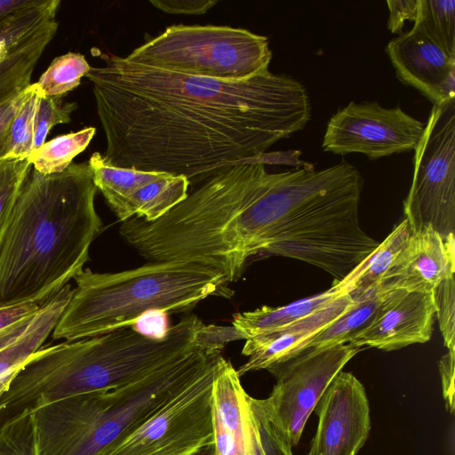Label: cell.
<instances>
[{"mask_svg": "<svg viewBox=\"0 0 455 455\" xmlns=\"http://www.w3.org/2000/svg\"><path fill=\"white\" fill-rule=\"evenodd\" d=\"M91 67L103 156L116 167L184 176L197 185L302 130L305 86L270 71L220 80L137 64L113 53Z\"/></svg>", "mask_w": 455, "mask_h": 455, "instance_id": "obj_1", "label": "cell"}, {"mask_svg": "<svg viewBox=\"0 0 455 455\" xmlns=\"http://www.w3.org/2000/svg\"><path fill=\"white\" fill-rule=\"evenodd\" d=\"M88 162L30 170L0 243V308L42 305L84 270L102 229Z\"/></svg>", "mask_w": 455, "mask_h": 455, "instance_id": "obj_2", "label": "cell"}, {"mask_svg": "<svg viewBox=\"0 0 455 455\" xmlns=\"http://www.w3.org/2000/svg\"><path fill=\"white\" fill-rule=\"evenodd\" d=\"M363 186L346 161L269 172L252 205L253 254L298 259L340 282L379 244L359 221Z\"/></svg>", "mask_w": 455, "mask_h": 455, "instance_id": "obj_3", "label": "cell"}, {"mask_svg": "<svg viewBox=\"0 0 455 455\" xmlns=\"http://www.w3.org/2000/svg\"><path fill=\"white\" fill-rule=\"evenodd\" d=\"M204 324L196 315H188L159 336L130 326L41 347L1 397L0 419L67 397L135 382L197 347L196 334Z\"/></svg>", "mask_w": 455, "mask_h": 455, "instance_id": "obj_4", "label": "cell"}, {"mask_svg": "<svg viewBox=\"0 0 455 455\" xmlns=\"http://www.w3.org/2000/svg\"><path fill=\"white\" fill-rule=\"evenodd\" d=\"M54 330V339L76 340L133 326L152 312H188L210 296L234 291L220 270L191 261L148 262L116 273L84 268Z\"/></svg>", "mask_w": 455, "mask_h": 455, "instance_id": "obj_5", "label": "cell"}, {"mask_svg": "<svg viewBox=\"0 0 455 455\" xmlns=\"http://www.w3.org/2000/svg\"><path fill=\"white\" fill-rule=\"evenodd\" d=\"M220 353L197 347L129 385L31 410L36 455H105Z\"/></svg>", "mask_w": 455, "mask_h": 455, "instance_id": "obj_6", "label": "cell"}, {"mask_svg": "<svg viewBox=\"0 0 455 455\" xmlns=\"http://www.w3.org/2000/svg\"><path fill=\"white\" fill-rule=\"evenodd\" d=\"M180 74L243 80L268 71L267 37L244 28L215 25H172L124 57Z\"/></svg>", "mask_w": 455, "mask_h": 455, "instance_id": "obj_7", "label": "cell"}, {"mask_svg": "<svg viewBox=\"0 0 455 455\" xmlns=\"http://www.w3.org/2000/svg\"><path fill=\"white\" fill-rule=\"evenodd\" d=\"M360 350L350 343L307 348L267 368L275 379L272 392L264 399L251 396L259 426L292 450L330 383Z\"/></svg>", "mask_w": 455, "mask_h": 455, "instance_id": "obj_8", "label": "cell"}, {"mask_svg": "<svg viewBox=\"0 0 455 455\" xmlns=\"http://www.w3.org/2000/svg\"><path fill=\"white\" fill-rule=\"evenodd\" d=\"M221 353L105 455H203L213 448L212 383Z\"/></svg>", "mask_w": 455, "mask_h": 455, "instance_id": "obj_9", "label": "cell"}, {"mask_svg": "<svg viewBox=\"0 0 455 455\" xmlns=\"http://www.w3.org/2000/svg\"><path fill=\"white\" fill-rule=\"evenodd\" d=\"M414 151L404 219L411 232L430 227L447 240L455 231V100L433 105Z\"/></svg>", "mask_w": 455, "mask_h": 455, "instance_id": "obj_10", "label": "cell"}, {"mask_svg": "<svg viewBox=\"0 0 455 455\" xmlns=\"http://www.w3.org/2000/svg\"><path fill=\"white\" fill-rule=\"evenodd\" d=\"M425 124L399 107L351 101L329 120L322 148L337 155L360 153L375 160L415 150Z\"/></svg>", "mask_w": 455, "mask_h": 455, "instance_id": "obj_11", "label": "cell"}, {"mask_svg": "<svg viewBox=\"0 0 455 455\" xmlns=\"http://www.w3.org/2000/svg\"><path fill=\"white\" fill-rule=\"evenodd\" d=\"M318 424L306 455H357L371 430L370 403L362 382L339 371L315 407Z\"/></svg>", "mask_w": 455, "mask_h": 455, "instance_id": "obj_12", "label": "cell"}, {"mask_svg": "<svg viewBox=\"0 0 455 455\" xmlns=\"http://www.w3.org/2000/svg\"><path fill=\"white\" fill-rule=\"evenodd\" d=\"M433 292L386 290L371 322L349 342L384 351L427 342L435 321Z\"/></svg>", "mask_w": 455, "mask_h": 455, "instance_id": "obj_13", "label": "cell"}, {"mask_svg": "<svg viewBox=\"0 0 455 455\" xmlns=\"http://www.w3.org/2000/svg\"><path fill=\"white\" fill-rule=\"evenodd\" d=\"M212 414L215 455H267L251 395L224 357L212 383Z\"/></svg>", "mask_w": 455, "mask_h": 455, "instance_id": "obj_14", "label": "cell"}, {"mask_svg": "<svg viewBox=\"0 0 455 455\" xmlns=\"http://www.w3.org/2000/svg\"><path fill=\"white\" fill-rule=\"evenodd\" d=\"M386 52L397 77L427 97L433 105L455 100V57L415 28L389 41Z\"/></svg>", "mask_w": 455, "mask_h": 455, "instance_id": "obj_15", "label": "cell"}, {"mask_svg": "<svg viewBox=\"0 0 455 455\" xmlns=\"http://www.w3.org/2000/svg\"><path fill=\"white\" fill-rule=\"evenodd\" d=\"M454 275L455 236L445 240L428 227L411 232L379 287L433 292L444 279Z\"/></svg>", "mask_w": 455, "mask_h": 455, "instance_id": "obj_16", "label": "cell"}, {"mask_svg": "<svg viewBox=\"0 0 455 455\" xmlns=\"http://www.w3.org/2000/svg\"><path fill=\"white\" fill-rule=\"evenodd\" d=\"M355 301L348 294H342L330 305L298 322L245 339L242 354L249 358L236 370L237 374L241 378L248 372L267 370L295 356Z\"/></svg>", "mask_w": 455, "mask_h": 455, "instance_id": "obj_17", "label": "cell"}, {"mask_svg": "<svg viewBox=\"0 0 455 455\" xmlns=\"http://www.w3.org/2000/svg\"><path fill=\"white\" fill-rule=\"evenodd\" d=\"M68 302L63 292L51 297L40 306L25 329L0 350V399L28 359L52 333Z\"/></svg>", "mask_w": 455, "mask_h": 455, "instance_id": "obj_18", "label": "cell"}, {"mask_svg": "<svg viewBox=\"0 0 455 455\" xmlns=\"http://www.w3.org/2000/svg\"><path fill=\"white\" fill-rule=\"evenodd\" d=\"M344 293L337 285L325 291L291 302L286 306L272 307L263 306L252 311L237 313L233 326L244 339L265 334L298 322L330 305Z\"/></svg>", "mask_w": 455, "mask_h": 455, "instance_id": "obj_19", "label": "cell"}, {"mask_svg": "<svg viewBox=\"0 0 455 455\" xmlns=\"http://www.w3.org/2000/svg\"><path fill=\"white\" fill-rule=\"evenodd\" d=\"M411 229L404 219L379 243L378 247L347 276L337 284L344 293L356 300L380 286L389 267L404 246Z\"/></svg>", "mask_w": 455, "mask_h": 455, "instance_id": "obj_20", "label": "cell"}, {"mask_svg": "<svg viewBox=\"0 0 455 455\" xmlns=\"http://www.w3.org/2000/svg\"><path fill=\"white\" fill-rule=\"evenodd\" d=\"M188 187L189 181L184 176L159 172L129 197L119 220L138 217L155 221L188 196Z\"/></svg>", "mask_w": 455, "mask_h": 455, "instance_id": "obj_21", "label": "cell"}, {"mask_svg": "<svg viewBox=\"0 0 455 455\" xmlns=\"http://www.w3.org/2000/svg\"><path fill=\"white\" fill-rule=\"evenodd\" d=\"M60 0H40L0 20V62L58 23Z\"/></svg>", "mask_w": 455, "mask_h": 455, "instance_id": "obj_22", "label": "cell"}, {"mask_svg": "<svg viewBox=\"0 0 455 455\" xmlns=\"http://www.w3.org/2000/svg\"><path fill=\"white\" fill-rule=\"evenodd\" d=\"M93 182L120 220L129 197L142 185L154 180L158 172L116 167L102 154L94 152L89 161Z\"/></svg>", "mask_w": 455, "mask_h": 455, "instance_id": "obj_23", "label": "cell"}, {"mask_svg": "<svg viewBox=\"0 0 455 455\" xmlns=\"http://www.w3.org/2000/svg\"><path fill=\"white\" fill-rule=\"evenodd\" d=\"M385 291L379 287L356 299L347 310L322 330L306 349L349 343L355 334L371 322Z\"/></svg>", "mask_w": 455, "mask_h": 455, "instance_id": "obj_24", "label": "cell"}, {"mask_svg": "<svg viewBox=\"0 0 455 455\" xmlns=\"http://www.w3.org/2000/svg\"><path fill=\"white\" fill-rule=\"evenodd\" d=\"M57 30L58 23L0 62V104L31 84L36 63Z\"/></svg>", "mask_w": 455, "mask_h": 455, "instance_id": "obj_25", "label": "cell"}, {"mask_svg": "<svg viewBox=\"0 0 455 455\" xmlns=\"http://www.w3.org/2000/svg\"><path fill=\"white\" fill-rule=\"evenodd\" d=\"M96 129L85 127L78 132L57 136L45 141L28 157L32 168L44 175L60 173L90 144Z\"/></svg>", "mask_w": 455, "mask_h": 455, "instance_id": "obj_26", "label": "cell"}, {"mask_svg": "<svg viewBox=\"0 0 455 455\" xmlns=\"http://www.w3.org/2000/svg\"><path fill=\"white\" fill-rule=\"evenodd\" d=\"M413 28L455 57V1L419 0Z\"/></svg>", "mask_w": 455, "mask_h": 455, "instance_id": "obj_27", "label": "cell"}, {"mask_svg": "<svg viewBox=\"0 0 455 455\" xmlns=\"http://www.w3.org/2000/svg\"><path fill=\"white\" fill-rule=\"evenodd\" d=\"M91 66L79 52H69L56 57L36 84L46 97L61 98L76 88Z\"/></svg>", "mask_w": 455, "mask_h": 455, "instance_id": "obj_28", "label": "cell"}, {"mask_svg": "<svg viewBox=\"0 0 455 455\" xmlns=\"http://www.w3.org/2000/svg\"><path fill=\"white\" fill-rule=\"evenodd\" d=\"M43 95L36 83L29 84L28 95L12 124L10 145L5 160L25 159L33 152L36 112Z\"/></svg>", "mask_w": 455, "mask_h": 455, "instance_id": "obj_29", "label": "cell"}, {"mask_svg": "<svg viewBox=\"0 0 455 455\" xmlns=\"http://www.w3.org/2000/svg\"><path fill=\"white\" fill-rule=\"evenodd\" d=\"M0 455H36L34 417L30 409L0 422Z\"/></svg>", "mask_w": 455, "mask_h": 455, "instance_id": "obj_30", "label": "cell"}, {"mask_svg": "<svg viewBox=\"0 0 455 455\" xmlns=\"http://www.w3.org/2000/svg\"><path fill=\"white\" fill-rule=\"evenodd\" d=\"M32 169L28 158L0 162V243L20 191Z\"/></svg>", "mask_w": 455, "mask_h": 455, "instance_id": "obj_31", "label": "cell"}, {"mask_svg": "<svg viewBox=\"0 0 455 455\" xmlns=\"http://www.w3.org/2000/svg\"><path fill=\"white\" fill-rule=\"evenodd\" d=\"M76 108V102H62L60 98L43 95L36 112L33 151L45 143L46 137L55 125L69 123L71 114Z\"/></svg>", "mask_w": 455, "mask_h": 455, "instance_id": "obj_32", "label": "cell"}, {"mask_svg": "<svg viewBox=\"0 0 455 455\" xmlns=\"http://www.w3.org/2000/svg\"><path fill=\"white\" fill-rule=\"evenodd\" d=\"M435 318L439 323L443 344L455 350V275L444 279L434 291Z\"/></svg>", "mask_w": 455, "mask_h": 455, "instance_id": "obj_33", "label": "cell"}, {"mask_svg": "<svg viewBox=\"0 0 455 455\" xmlns=\"http://www.w3.org/2000/svg\"><path fill=\"white\" fill-rule=\"evenodd\" d=\"M28 92L29 85L0 104V162L5 160L10 145L13 119Z\"/></svg>", "mask_w": 455, "mask_h": 455, "instance_id": "obj_34", "label": "cell"}, {"mask_svg": "<svg viewBox=\"0 0 455 455\" xmlns=\"http://www.w3.org/2000/svg\"><path fill=\"white\" fill-rule=\"evenodd\" d=\"M236 339H244L233 325L204 324L196 334L197 346L211 351H221L228 342Z\"/></svg>", "mask_w": 455, "mask_h": 455, "instance_id": "obj_35", "label": "cell"}, {"mask_svg": "<svg viewBox=\"0 0 455 455\" xmlns=\"http://www.w3.org/2000/svg\"><path fill=\"white\" fill-rule=\"evenodd\" d=\"M36 303H20L0 308V334L28 323L39 310Z\"/></svg>", "mask_w": 455, "mask_h": 455, "instance_id": "obj_36", "label": "cell"}, {"mask_svg": "<svg viewBox=\"0 0 455 455\" xmlns=\"http://www.w3.org/2000/svg\"><path fill=\"white\" fill-rule=\"evenodd\" d=\"M218 1L212 0H151L156 8L170 14H204Z\"/></svg>", "mask_w": 455, "mask_h": 455, "instance_id": "obj_37", "label": "cell"}, {"mask_svg": "<svg viewBox=\"0 0 455 455\" xmlns=\"http://www.w3.org/2000/svg\"><path fill=\"white\" fill-rule=\"evenodd\" d=\"M387 4L389 10L388 29L392 33L401 34L406 20L414 21L419 0H391Z\"/></svg>", "mask_w": 455, "mask_h": 455, "instance_id": "obj_38", "label": "cell"}, {"mask_svg": "<svg viewBox=\"0 0 455 455\" xmlns=\"http://www.w3.org/2000/svg\"><path fill=\"white\" fill-rule=\"evenodd\" d=\"M454 353L455 350H448L441 357L438 363L443 395L446 403V409L450 413L454 412Z\"/></svg>", "mask_w": 455, "mask_h": 455, "instance_id": "obj_39", "label": "cell"}, {"mask_svg": "<svg viewBox=\"0 0 455 455\" xmlns=\"http://www.w3.org/2000/svg\"><path fill=\"white\" fill-rule=\"evenodd\" d=\"M259 427L267 455H293L292 450L284 447L272 433L260 426Z\"/></svg>", "mask_w": 455, "mask_h": 455, "instance_id": "obj_40", "label": "cell"}, {"mask_svg": "<svg viewBox=\"0 0 455 455\" xmlns=\"http://www.w3.org/2000/svg\"><path fill=\"white\" fill-rule=\"evenodd\" d=\"M39 2L40 0H0V20Z\"/></svg>", "mask_w": 455, "mask_h": 455, "instance_id": "obj_41", "label": "cell"}, {"mask_svg": "<svg viewBox=\"0 0 455 455\" xmlns=\"http://www.w3.org/2000/svg\"><path fill=\"white\" fill-rule=\"evenodd\" d=\"M213 455H215V454L213 453Z\"/></svg>", "mask_w": 455, "mask_h": 455, "instance_id": "obj_42", "label": "cell"}]
</instances>
